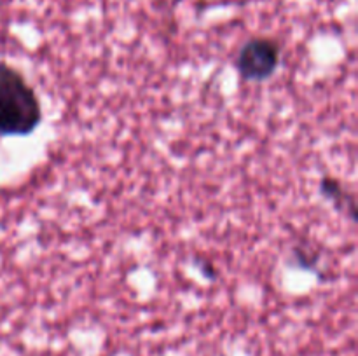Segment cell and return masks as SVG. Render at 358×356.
I'll use <instances>...</instances> for the list:
<instances>
[{
  "mask_svg": "<svg viewBox=\"0 0 358 356\" xmlns=\"http://www.w3.org/2000/svg\"><path fill=\"white\" fill-rule=\"evenodd\" d=\"M320 192L325 199L332 201L336 205V208L341 209L343 206H348L352 215L355 216V205H353L352 195L346 192V188L343 187L341 181L334 177H324L320 181Z\"/></svg>",
  "mask_w": 358,
  "mask_h": 356,
  "instance_id": "3",
  "label": "cell"
},
{
  "mask_svg": "<svg viewBox=\"0 0 358 356\" xmlns=\"http://www.w3.org/2000/svg\"><path fill=\"white\" fill-rule=\"evenodd\" d=\"M42 108L23 73L0 61V138L28 136L38 128Z\"/></svg>",
  "mask_w": 358,
  "mask_h": 356,
  "instance_id": "1",
  "label": "cell"
},
{
  "mask_svg": "<svg viewBox=\"0 0 358 356\" xmlns=\"http://www.w3.org/2000/svg\"><path fill=\"white\" fill-rule=\"evenodd\" d=\"M282 59V49L269 37H254L245 42L236 58V70L245 80L261 82L276 72Z\"/></svg>",
  "mask_w": 358,
  "mask_h": 356,
  "instance_id": "2",
  "label": "cell"
}]
</instances>
